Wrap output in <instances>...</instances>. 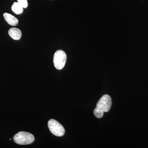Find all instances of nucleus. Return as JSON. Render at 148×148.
Returning a JSON list of instances; mask_svg holds the SVG:
<instances>
[{
	"mask_svg": "<svg viewBox=\"0 0 148 148\" xmlns=\"http://www.w3.org/2000/svg\"><path fill=\"white\" fill-rule=\"evenodd\" d=\"M112 101L110 96L108 94L103 95L98 101L93 113L97 118H101L104 112L110 111L112 106Z\"/></svg>",
	"mask_w": 148,
	"mask_h": 148,
	"instance_id": "obj_1",
	"label": "nucleus"
},
{
	"mask_svg": "<svg viewBox=\"0 0 148 148\" xmlns=\"http://www.w3.org/2000/svg\"><path fill=\"white\" fill-rule=\"evenodd\" d=\"M13 140L18 145H27L33 143L35 138L34 135L29 132L21 131L14 135Z\"/></svg>",
	"mask_w": 148,
	"mask_h": 148,
	"instance_id": "obj_2",
	"label": "nucleus"
},
{
	"mask_svg": "<svg viewBox=\"0 0 148 148\" xmlns=\"http://www.w3.org/2000/svg\"><path fill=\"white\" fill-rule=\"evenodd\" d=\"M67 56L63 50H57L53 56V62L56 69L61 70L66 64Z\"/></svg>",
	"mask_w": 148,
	"mask_h": 148,
	"instance_id": "obj_3",
	"label": "nucleus"
},
{
	"mask_svg": "<svg viewBox=\"0 0 148 148\" xmlns=\"http://www.w3.org/2000/svg\"><path fill=\"white\" fill-rule=\"evenodd\" d=\"M48 126L50 132L55 136L61 137L65 134V129L63 125L55 120H49L48 122Z\"/></svg>",
	"mask_w": 148,
	"mask_h": 148,
	"instance_id": "obj_4",
	"label": "nucleus"
},
{
	"mask_svg": "<svg viewBox=\"0 0 148 148\" xmlns=\"http://www.w3.org/2000/svg\"><path fill=\"white\" fill-rule=\"evenodd\" d=\"M3 16L6 21L11 26H15L18 24V19L10 14L4 13Z\"/></svg>",
	"mask_w": 148,
	"mask_h": 148,
	"instance_id": "obj_5",
	"label": "nucleus"
},
{
	"mask_svg": "<svg viewBox=\"0 0 148 148\" xmlns=\"http://www.w3.org/2000/svg\"><path fill=\"white\" fill-rule=\"evenodd\" d=\"M8 34L9 36L14 40H16L21 38V31L17 28H11L9 30Z\"/></svg>",
	"mask_w": 148,
	"mask_h": 148,
	"instance_id": "obj_6",
	"label": "nucleus"
},
{
	"mask_svg": "<svg viewBox=\"0 0 148 148\" xmlns=\"http://www.w3.org/2000/svg\"><path fill=\"white\" fill-rule=\"evenodd\" d=\"M12 10L16 14H20L23 13V7L18 2H14L12 6Z\"/></svg>",
	"mask_w": 148,
	"mask_h": 148,
	"instance_id": "obj_7",
	"label": "nucleus"
},
{
	"mask_svg": "<svg viewBox=\"0 0 148 148\" xmlns=\"http://www.w3.org/2000/svg\"><path fill=\"white\" fill-rule=\"evenodd\" d=\"M17 1L23 7V8H27L28 5L27 0H17Z\"/></svg>",
	"mask_w": 148,
	"mask_h": 148,
	"instance_id": "obj_8",
	"label": "nucleus"
}]
</instances>
